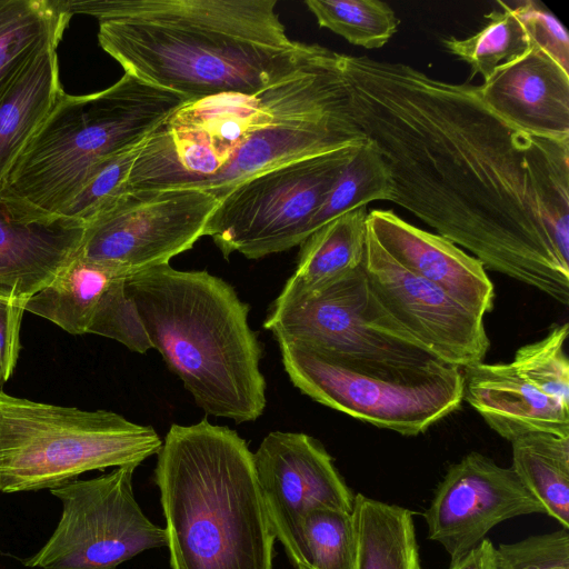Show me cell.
<instances>
[{
    "instance_id": "1f68e13d",
    "label": "cell",
    "mask_w": 569,
    "mask_h": 569,
    "mask_svg": "<svg viewBox=\"0 0 569 569\" xmlns=\"http://www.w3.org/2000/svg\"><path fill=\"white\" fill-rule=\"evenodd\" d=\"M532 47L540 49L569 72V37L558 18L539 2H518Z\"/></svg>"
},
{
    "instance_id": "3957f363",
    "label": "cell",
    "mask_w": 569,
    "mask_h": 569,
    "mask_svg": "<svg viewBox=\"0 0 569 569\" xmlns=\"http://www.w3.org/2000/svg\"><path fill=\"white\" fill-rule=\"evenodd\" d=\"M157 457L171 569H273L276 536L244 439L207 419L173 423Z\"/></svg>"
},
{
    "instance_id": "6da1fadb",
    "label": "cell",
    "mask_w": 569,
    "mask_h": 569,
    "mask_svg": "<svg viewBox=\"0 0 569 569\" xmlns=\"http://www.w3.org/2000/svg\"><path fill=\"white\" fill-rule=\"evenodd\" d=\"M349 111L377 147L392 202L486 269L569 303V141L525 133L477 87L343 54Z\"/></svg>"
},
{
    "instance_id": "52a82bcc",
    "label": "cell",
    "mask_w": 569,
    "mask_h": 569,
    "mask_svg": "<svg viewBox=\"0 0 569 569\" xmlns=\"http://www.w3.org/2000/svg\"><path fill=\"white\" fill-rule=\"evenodd\" d=\"M156 429L104 409L82 410L0 391V491L53 489L91 470L157 455Z\"/></svg>"
},
{
    "instance_id": "e0dca14e",
    "label": "cell",
    "mask_w": 569,
    "mask_h": 569,
    "mask_svg": "<svg viewBox=\"0 0 569 569\" xmlns=\"http://www.w3.org/2000/svg\"><path fill=\"white\" fill-rule=\"evenodd\" d=\"M367 227L382 249L408 271L480 317L493 309L495 287L486 268L450 240L386 209L368 212Z\"/></svg>"
},
{
    "instance_id": "30bf717a",
    "label": "cell",
    "mask_w": 569,
    "mask_h": 569,
    "mask_svg": "<svg viewBox=\"0 0 569 569\" xmlns=\"http://www.w3.org/2000/svg\"><path fill=\"white\" fill-rule=\"evenodd\" d=\"M219 201L196 188H126L89 223L78 253L129 277L206 236Z\"/></svg>"
},
{
    "instance_id": "4dcf8cb0",
    "label": "cell",
    "mask_w": 569,
    "mask_h": 569,
    "mask_svg": "<svg viewBox=\"0 0 569 569\" xmlns=\"http://www.w3.org/2000/svg\"><path fill=\"white\" fill-rule=\"evenodd\" d=\"M495 569H569V529L501 543L495 550Z\"/></svg>"
},
{
    "instance_id": "2e32d148",
    "label": "cell",
    "mask_w": 569,
    "mask_h": 569,
    "mask_svg": "<svg viewBox=\"0 0 569 569\" xmlns=\"http://www.w3.org/2000/svg\"><path fill=\"white\" fill-rule=\"evenodd\" d=\"M86 226L44 211L0 181V298L26 302L78 253Z\"/></svg>"
},
{
    "instance_id": "ba28073f",
    "label": "cell",
    "mask_w": 569,
    "mask_h": 569,
    "mask_svg": "<svg viewBox=\"0 0 569 569\" xmlns=\"http://www.w3.org/2000/svg\"><path fill=\"white\" fill-rule=\"evenodd\" d=\"M360 144L296 160L241 182L219 202L206 236L226 259L233 252L260 259L299 246Z\"/></svg>"
},
{
    "instance_id": "4fadbf2b",
    "label": "cell",
    "mask_w": 569,
    "mask_h": 569,
    "mask_svg": "<svg viewBox=\"0 0 569 569\" xmlns=\"http://www.w3.org/2000/svg\"><path fill=\"white\" fill-rule=\"evenodd\" d=\"M264 509L272 531L296 569H308L303 519L316 508L352 512L355 496L316 438L271 431L252 452Z\"/></svg>"
},
{
    "instance_id": "277c9868",
    "label": "cell",
    "mask_w": 569,
    "mask_h": 569,
    "mask_svg": "<svg viewBox=\"0 0 569 569\" xmlns=\"http://www.w3.org/2000/svg\"><path fill=\"white\" fill-rule=\"evenodd\" d=\"M126 290L152 349L199 408L237 423L264 412L262 346L249 326V305L229 282L164 263L129 276Z\"/></svg>"
},
{
    "instance_id": "7a4b0ae2",
    "label": "cell",
    "mask_w": 569,
    "mask_h": 569,
    "mask_svg": "<svg viewBox=\"0 0 569 569\" xmlns=\"http://www.w3.org/2000/svg\"><path fill=\"white\" fill-rule=\"evenodd\" d=\"M99 21L98 41L128 73L183 97L254 93L291 71L305 44L276 0H60Z\"/></svg>"
},
{
    "instance_id": "44dd1931",
    "label": "cell",
    "mask_w": 569,
    "mask_h": 569,
    "mask_svg": "<svg viewBox=\"0 0 569 569\" xmlns=\"http://www.w3.org/2000/svg\"><path fill=\"white\" fill-rule=\"evenodd\" d=\"M121 277L127 276L77 253L26 302L24 310L68 333L86 335L106 292Z\"/></svg>"
},
{
    "instance_id": "cb8c5ba5",
    "label": "cell",
    "mask_w": 569,
    "mask_h": 569,
    "mask_svg": "<svg viewBox=\"0 0 569 569\" xmlns=\"http://www.w3.org/2000/svg\"><path fill=\"white\" fill-rule=\"evenodd\" d=\"M512 470L546 515L569 529V437L536 432L511 441Z\"/></svg>"
},
{
    "instance_id": "4316f807",
    "label": "cell",
    "mask_w": 569,
    "mask_h": 569,
    "mask_svg": "<svg viewBox=\"0 0 569 569\" xmlns=\"http://www.w3.org/2000/svg\"><path fill=\"white\" fill-rule=\"evenodd\" d=\"M318 24L365 49L383 47L397 32L400 20L380 0H306Z\"/></svg>"
},
{
    "instance_id": "8992f818",
    "label": "cell",
    "mask_w": 569,
    "mask_h": 569,
    "mask_svg": "<svg viewBox=\"0 0 569 569\" xmlns=\"http://www.w3.org/2000/svg\"><path fill=\"white\" fill-rule=\"evenodd\" d=\"M291 383L313 401L403 436H417L463 400L462 369L437 357L325 353L277 342Z\"/></svg>"
},
{
    "instance_id": "7c38bea8",
    "label": "cell",
    "mask_w": 569,
    "mask_h": 569,
    "mask_svg": "<svg viewBox=\"0 0 569 569\" xmlns=\"http://www.w3.org/2000/svg\"><path fill=\"white\" fill-rule=\"evenodd\" d=\"M363 269L375 325L461 369L483 361L490 347L483 317L398 264L369 231Z\"/></svg>"
},
{
    "instance_id": "836d02e7",
    "label": "cell",
    "mask_w": 569,
    "mask_h": 569,
    "mask_svg": "<svg viewBox=\"0 0 569 569\" xmlns=\"http://www.w3.org/2000/svg\"><path fill=\"white\" fill-rule=\"evenodd\" d=\"M495 550L492 542L483 539L463 557L450 563L449 569H495Z\"/></svg>"
},
{
    "instance_id": "d6a6232c",
    "label": "cell",
    "mask_w": 569,
    "mask_h": 569,
    "mask_svg": "<svg viewBox=\"0 0 569 569\" xmlns=\"http://www.w3.org/2000/svg\"><path fill=\"white\" fill-rule=\"evenodd\" d=\"M24 305L0 298V391L11 378L20 353Z\"/></svg>"
},
{
    "instance_id": "8fae6325",
    "label": "cell",
    "mask_w": 569,
    "mask_h": 569,
    "mask_svg": "<svg viewBox=\"0 0 569 569\" xmlns=\"http://www.w3.org/2000/svg\"><path fill=\"white\" fill-rule=\"evenodd\" d=\"M569 326L520 347L511 361L463 368L466 400L508 441L536 432L569 437Z\"/></svg>"
},
{
    "instance_id": "ffe728a7",
    "label": "cell",
    "mask_w": 569,
    "mask_h": 569,
    "mask_svg": "<svg viewBox=\"0 0 569 569\" xmlns=\"http://www.w3.org/2000/svg\"><path fill=\"white\" fill-rule=\"evenodd\" d=\"M367 218V207H359L310 233L299 244L296 269L281 293L310 295L361 267L366 252Z\"/></svg>"
},
{
    "instance_id": "7402d4cb",
    "label": "cell",
    "mask_w": 569,
    "mask_h": 569,
    "mask_svg": "<svg viewBox=\"0 0 569 569\" xmlns=\"http://www.w3.org/2000/svg\"><path fill=\"white\" fill-rule=\"evenodd\" d=\"M412 515L403 507L356 495L353 569H421Z\"/></svg>"
},
{
    "instance_id": "ac0fdd59",
    "label": "cell",
    "mask_w": 569,
    "mask_h": 569,
    "mask_svg": "<svg viewBox=\"0 0 569 569\" xmlns=\"http://www.w3.org/2000/svg\"><path fill=\"white\" fill-rule=\"evenodd\" d=\"M483 104L530 136L569 141V72L532 47L477 87Z\"/></svg>"
},
{
    "instance_id": "9c48e42d",
    "label": "cell",
    "mask_w": 569,
    "mask_h": 569,
    "mask_svg": "<svg viewBox=\"0 0 569 569\" xmlns=\"http://www.w3.org/2000/svg\"><path fill=\"white\" fill-rule=\"evenodd\" d=\"M137 467L122 466L50 492L62 503L60 520L44 546L26 559L42 569H116L137 555L167 547L166 529L143 513L133 493Z\"/></svg>"
},
{
    "instance_id": "f546056e",
    "label": "cell",
    "mask_w": 569,
    "mask_h": 569,
    "mask_svg": "<svg viewBox=\"0 0 569 569\" xmlns=\"http://www.w3.org/2000/svg\"><path fill=\"white\" fill-rule=\"evenodd\" d=\"M128 277L117 279L106 292L88 333L113 339L129 350L146 353L152 345L137 307L126 290Z\"/></svg>"
},
{
    "instance_id": "603a6c76",
    "label": "cell",
    "mask_w": 569,
    "mask_h": 569,
    "mask_svg": "<svg viewBox=\"0 0 569 569\" xmlns=\"http://www.w3.org/2000/svg\"><path fill=\"white\" fill-rule=\"evenodd\" d=\"M70 19L59 0H0V101L36 54L58 47Z\"/></svg>"
},
{
    "instance_id": "d6986e66",
    "label": "cell",
    "mask_w": 569,
    "mask_h": 569,
    "mask_svg": "<svg viewBox=\"0 0 569 569\" xmlns=\"http://www.w3.org/2000/svg\"><path fill=\"white\" fill-rule=\"evenodd\" d=\"M64 91L57 47L36 54L0 101V181Z\"/></svg>"
},
{
    "instance_id": "9a60e30c",
    "label": "cell",
    "mask_w": 569,
    "mask_h": 569,
    "mask_svg": "<svg viewBox=\"0 0 569 569\" xmlns=\"http://www.w3.org/2000/svg\"><path fill=\"white\" fill-rule=\"evenodd\" d=\"M530 513L546 510L512 468L470 452L448 468L423 517L428 538L445 548L452 563L498 523Z\"/></svg>"
},
{
    "instance_id": "f1b7e54d",
    "label": "cell",
    "mask_w": 569,
    "mask_h": 569,
    "mask_svg": "<svg viewBox=\"0 0 569 569\" xmlns=\"http://www.w3.org/2000/svg\"><path fill=\"white\" fill-rule=\"evenodd\" d=\"M143 141L120 151L97 166L59 214L89 223L126 189L131 168Z\"/></svg>"
},
{
    "instance_id": "5b68a950",
    "label": "cell",
    "mask_w": 569,
    "mask_h": 569,
    "mask_svg": "<svg viewBox=\"0 0 569 569\" xmlns=\"http://www.w3.org/2000/svg\"><path fill=\"white\" fill-rule=\"evenodd\" d=\"M186 102L128 73L99 92H63L3 187L44 211L60 213L97 166L143 141Z\"/></svg>"
},
{
    "instance_id": "d4e9b609",
    "label": "cell",
    "mask_w": 569,
    "mask_h": 569,
    "mask_svg": "<svg viewBox=\"0 0 569 569\" xmlns=\"http://www.w3.org/2000/svg\"><path fill=\"white\" fill-rule=\"evenodd\" d=\"M500 10L486 16L488 22L466 39L449 37L443 40L449 52L467 62L473 73L487 81L496 70L523 54L531 48L529 32L518 3L498 1Z\"/></svg>"
},
{
    "instance_id": "484cf974",
    "label": "cell",
    "mask_w": 569,
    "mask_h": 569,
    "mask_svg": "<svg viewBox=\"0 0 569 569\" xmlns=\"http://www.w3.org/2000/svg\"><path fill=\"white\" fill-rule=\"evenodd\" d=\"M392 183L377 147L367 138L345 167L308 227V236L328 221L376 200L390 201Z\"/></svg>"
},
{
    "instance_id": "83f0119b",
    "label": "cell",
    "mask_w": 569,
    "mask_h": 569,
    "mask_svg": "<svg viewBox=\"0 0 569 569\" xmlns=\"http://www.w3.org/2000/svg\"><path fill=\"white\" fill-rule=\"evenodd\" d=\"M308 569H353L356 532L352 512L316 508L302 526Z\"/></svg>"
},
{
    "instance_id": "5bb4252c",
    "label": "cell",
    "mask_w": 569,
    "mask_h": 569,
    "mask_svg": "<svg viewBox=\"0 0 569 569\" xmlns=\"http://www.w3.org/2000/svg\"><path fill=\"white\" fill-rule=\"evenodd\" d=\"M361 267L306 296L279 293L263 321L277 342L325 353H392L435 357L417 343L372 325L366 315Z\"/></svg>"
}]
</instances>
